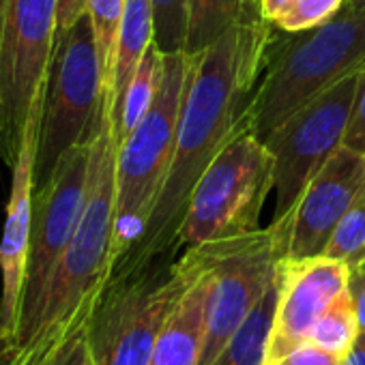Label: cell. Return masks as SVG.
Returning a JSON list of instances; mask_svg holds the SVG:
<instances>
[{"instance_id":"ba28073f","label":"cell","mask_w":365,"mask_h":365,"mask_svg":"<svg viewBox=\"0 0 365 365\" xmlns=\"http://www.w3.org/2000/svg\"><path fill=\"white\" fill-rule=\"evenodd\" d=\"M58 0H7L0 29V157L14 165L26 118L46 91Z\"/></svg>"},{"instance_id":"5b68a950","label":"cell","mask_w":365,"mask_h":365,"mask_svg":"<svg viewBox=\"0 0 365 365\" xmlns=\"http://www.w3.org/2000/svg\"><path fill=\"white\" fill-rule=\"evenodd\" d=\"M269 194L273 155L262 140L241 127L196 182L176 247L190 250L258 230Z\"/></svg>"},{"instance_id":"4316f807","label":"cell","mask_w":365,"mask_h":365,"mask_svg":"<svg viewBox=\"0 0 365 365\" xmlns=\"http://www.w3.org/2000/svg\"><path fill=\"white\" fill-rule=\"evenodd\" d=\"M348 292H350V297H352V303H354V312H356L359 331H365V264L350 267Z\"/></svg>"},{"instance_id":"ffe728a7","label":"cell","mask_w":365,"mask_h":365,"mask_svg":"<svg viewBox=\"0 0 365 365\" xmlns=\"http://www.w3.org/2000/svg\"><path fill=\"white\" fill-rule=\"evenodd\" d=\"M123 11H125V0H88L86 3V14L91 16L95 39H97V50L101 58L106 97L112 88L114 56H116V41H118Z\"/></svg>"},{"instance_id":"30bf717a","label":"cell","mask_w":365,"mask_h":365,"mask_svg":"<svg viewBox=\"0 0 365 365\" xmlns=\"http://www.w3.org/2000/svg\"><path fill=\"white\" fill-rule=\"evenodd\" d=\"M88 163H91V140L71 148L61 161V165L56 168L52 180L46 187L35 192L31 252H29V269L24 282L20 331L11 352L22 348L37 329L48 286L52 282L61 256L65 254L76 232V226L84 209Z\"/></svg>"},{"instance_id":"e0dca14e","label":"cell","mask_w":365,"mask_h":365,"mask_svg":"<svg viewBox=\"0 0 365 365\" xmlns=\"http://www.w3.org/2000/svg\"><path fill=\"white\" fill-rule=\"evenodd\" d=\"M161 78H163V54L153 43L146 50V54L142 56V61L127 86V93L123 97V106H120L118 118L114 123V135H116L118 144L140 125V120L150 110V106L157 97V91L161 86Z\"/></svg>"},{"instance_id":"836d02e7","label":"cell","mask_w":365,"mask_h":365,"mask_svg":"<svg viewBox=\"0 0 365 365\" xmlns=\"http://www.w3.org/2000/svg\"><path fill=\"white\" fill-rule=\"evenodd\" d=\"M5 361H7V346L0 339V365H5Z\"/></svg>"},{"instance_id":"7402d4cb","label":"cell","mask_w":365,"mask_h":365,"mask_svg":"<svg viewBox=\"0 0 365 365\" xmlns=\"http://www.w3.org/2000/svg\"><path fill=\"white\" fill-rule=\"evenodd\" d=\"M363 245H365V187L361 196L352 202V207L346 211L341 222L337 224L322 254L348 262Z\"/></svg>"},{"instance_id":"4fadbf2b","label":"cell","mask_w":365,"mask_h":365,"mask_svg":"<svg viewBox=\"0 0 365 365\" xmlns=\"http://www.w3.org/2000/svg\"><path fill=\"white\" fill-rule=\"evenodd\" d=\"M350 267L324 254L312 258H282L279 297L269 339L267 365L307 341V335L333 299L348 288Z\"/></svg>"},{"instance_id":"4dcf8cb0","label":"cell","mask_w":365,"mask_h":365,"mask_svg":"<svg viewBox=\"0 0 365 365\" xmlns=\"http://www.w3.org/2000/svg\"><path fill=\"white\" fill-rule=\"evenodd\" d=\"M346 264H348V267L365 264V245H363V247H361V250H359V252H356V254H354V256H352V258H350V260H348Z\"/></svg>"},{"instance_id":"d6986e66","label":"cell","mask_w":365,"mask_h":365,"mask_svg":"<svg viewBox=\"0 0 365 365\" xmlns=\"http://www.w3.org/2000/svg\"><path fill=\"white\" fill-rule=\"evenodd\" d=\"M356 335H359L356 312H354L352 297L346 288L333 299V303L316 320V324L307 335V341L344 356L354 344Z\"/></svg>"},{"instance_id":"3957f363","label":"cell","mask_w":365,"mask_h":365,"mask_svg":"<svg viewBox=\"0 0 365 365\" xmlns=\"http://www.w3.org/2000/svg\"><path fill=\"white\" fill-rule=\"evenodd\" d=\"M190 65L192 56L185 52L163 54L157 97L140 125L118 144L112 269L142 235L172 165Z\"/></svg>"},{"instance_id":"8fae6325","label":"cell","mask_w":365,"mask_h":365,"mask_svg":"<svg viewBox=\"0 0 365 365\" xmlns=\"http://www.w3.org/2000/svg\"><path fill=\"white\" fill-rule=\"evenodd\" d=\"M48 86V84H46ZM46 91L37 97L35 108L26 118L22 142L14 161V182L7 202L5 230L0 239V273H3V294H0V339L11 354L22 316L24 282L31 252L33 230V200H35V161L39 144V125L43 116Z\"/></svg>"},{"instance_id":"9c48e42d","label":"cell","mask_w":365,"mask_h":365,"mask_svg":"<svg viewBox=\"0 0 365 365\" xmlns=\"http://www.w3.org/2000/svg\"><path fill=\"white\" fill-rule=\"evenodd\" d=\"M363 71V69H361ZM361 71L333 84L284 120L264 142L273 155V222L292 217L309 180L344 144Z\"/></svg>"},{"instance_id":"52a82bcc","label":"cell","mask_w":365,"mask_h":365,"mask_svg":"<svg viewBox=\"0 0 365 365\" xmlns=\"http://www.w3.org/2000/svg\"><path fill=\"white\" fill-rule=\"evenodd\" d=\"M290 230L269 224L247 235L190 247L207 271V335L200 365H209L228 344L275 277L286 256Z\"/></svg>"},{"instance_id":"cb8c5ba5","label":"cell","mask_w":365,"mask_h":365,"mask_svg":"<svg viewBox=\"0 0 365 365\" xmlns=\"http://www.w3.org/2000/svg\"><path fill=\"white\" fill-rule=\"evenodd\" d=\"M341 361H344L341 354H335L322 346L305 341L292 348L290 352H286L284 356L271 361L269 365H341Z\"/></svg>"},{"instance_id":"7c38bea8","label":"cell","mask_w":365,"mask_h":365,"mask_svg":"<svg viewBox=\"0 0 365 365\" xmlns=\"http://www.w3.org/2000/svg\"><path fill=\"white\" fill-rule=\"evenodd\" d=\"M363 187L365 155L341 144L299 198L292 211L290 239L284 258L301 260L320 256Z\"/></svg>"},{"instance_id":"ac0fdd59","label":"cell","mask_w":365,"mask_h":365,"mask_svg":"<svg viewBox=\"0 0 365 365\" xmlns=\"http://www.w3.org/2000/svg\"><path fill=\"white\" fill-rule=\"evenodd\" d=\"M252 16L243 0H190V29L185 54L196 56Z\"/></svg>"},{"instance_id":"d6a6232c","label":"cell","mask_w":365,"mask_h":365,"mask_svg":"<svg viewBox=\"0 0 365 365\" xmlns=\"http://www.w3.org/2000/svg\"><path fill=\"white\" fill-rule=\"evenodd\" d=\"M346 5L352 9H365V0H346Z\"/></svg>"},{"instance_id":"f546056e","label":"cell","mask_w":365,"mask_h":365,"mask_svg":"<svg viewBox=\"0 0 365 365\" xmlns=\"http://www.w3.org/2000/svg\"><path fill=\"white\" fill-rule=\"evenodd\" d=\"M341 365H365V331H359L354 344L344 354Z\"/></svg>"},{"instance_id":"603a6c76","label":"cell","mask_w":365,"mask_h":365,"mask_svg":"<svg viewBox=\"0 0 365 365\" xmlns=\"http://www.w3.org/2000/svg\"><path fill=\"white\" fill-rule=\"evenodd\" d=\"M346 0H294V3L273 22L284 33H301L324 24L341 11Z\"/></svg>"},{"instance_id":"5bb4252c","label":"cell","mask_w":365,"mask_h":365,"mask_svg":"<svg viewBox=\"0 0 365 365\" xmlns=\"http://www.w3.org/2000/svg\"><path fill=\"white\" fill-rule=\"evenodd\" d=\"M180 262L187 269V284L168 312L148 365H200L207 335V271L194 250H185Z\"/></svg>"},{"instance_id":"277c9868","label":"cell","mask_w":365,"mask_h":365,"mask_svg":"<svg viewBox=\"0 0 365 365\" xmlns=\"http://www.w3.org/2000/svg\"><path fill=\"white\" fill-rule=\"evenodd\" d=\"M103 99L101 58L91 16L84 11L78 22L65 33H58L54 41L39 125L35 192L52 180L71 148L93 138Z\"/></svg>"},{"instance_id":"e575fe53","label":"cell","mask_w":365,"mask_h":365,"mask_svg":"<svg viewBox=\"0 0 365 365\" xmlns=\"http://www.w3.org/2000/svg\"><path fill=\"white\" fill-rule=\"evenodd\" d=\"M5 9H7V0H0V29H3V18H5Z\"/></svg>"},{"instance_id":"7a4b0ae2","label":"cell","mask_w":365,"mask_h":365,"mask_svg":"<svg viewBox=\"0 0 365 365\" xmlns=\"http://www.w3.org/2000/svg\"><path fill=\"white\" fill-rule=\"evenodd\" d=\"M269 43L264 76L243 112V129L267 142L305 103L365 69V9L341 7L320 26Z\"/></svg>"},{"instance_id":"1f68e13d","label":"cell","mask_w":365,"mask_h":365,"mask_svg":"<svg viewBox=\"0 0 365 365\" xmlns=\"http://www.w3.org/2000/svg\"><path fill=\"white\" fill-rule=\"evenodd\" d=\"M245 3V7H247V11L252 14V16H260V0H243ZM262 18V16H260Z\"/></svg>"},{"instance_id":"d4e9b609","label":"cell","mask_w":365,"mask_h":365,"mask_svg":"<svg viewBox=\"0 0 365 365\" xmlns=\"http://www.w3.org/2000/svg\"><path fill=\"white\" fill-rule=\"evenodd\" d=\"M344 146L365 155V69L361 71V80L356 86L352 114H350L348 129L344 135Z\"/></svg>"},{"instance_id":"2e32d148","label":"cell","mask_w":365,"mask_h":365,"mask_svg":"<svg viewBox=\"0 0 365 365\" xmlns=\"http://www.w3.org/2000/svg\"><path fill=\"white\" fill-rule=\"evenodd\" d=\"M279 297V269L254 309L209 365H267L269 339Z\"/></svg>"},{"instance_id":"83f0119b","label":"cell","mask_w":365,"mask_h":365,"mask_svg":"<svg viewBox=\"0 0 365 365\" xmlns=\"http://www.w3.org/2000/svg\"><path fill=\"white\" fill-rule=\"evenodd\" d=\"M86 3L88 0H58V26H56V35L65 33L67 29H71L78 18L86 11Z\"/></svg>"},{"instance_id":"8992f818","label":"cell","mask_w":365,"mask_h":365,"mask_svg":"<svg viewBox=\"0 0 365 365\" xmlns=\"http://www.w3.org/2000/svg\"><path fill=\"white\" fill-rule=\"evenodd\" d=\"M185 284L180 258L110 279L88 322L91 365H148L157 333Z\"/></svg>"},{"instance_id":"f1b7e54d","label":"cell","mask_w":365,"mask_h":365,"mask_svg":"<svg viewBox=\"0 0 365 365\" xmlns=\"http://www.w3.org/2000/svg\"><path fill=\"white\" fill-rule=\"evenodd\" d=\"M294 0H260V16L269 22H275Z\"/></svg>"},{"instance_id":"6da1fadb","label":"cell","mask_w":365,"mask_h":365,"mask_svg":"<svg viewBox=\"0 0 365 365\" xmlns=\"http://www.w3.org/2000/svg\"><path fill=\"white\" fill-rule=\"evenodd\" d=\"M271 24L264 18H247L192 56L172 165L142 235L114 264L110 279L174 260L178 230L196 182L243 127V112L273 39Z\"/></svg>"},{"instance_id":"44dd1931","label":"cell","mask_w":365,"mask_h":365,"mask_svg":"<svg viewBox=\"0 0 365 365\" xmlns=\"http://www.w3.org/2000/svg\"><path fill=\"white\" fill-rule=\"evenodd\" d=\"M153 5V43L161 54H180L187 48L190 0H150Z\"/></svg>"},{"instance_id":"484cf974","label":"cell","mask_w":365,"mask_h":365,"mask_svg":"<svg viewBox=\"0 0 365 365\" xmlns=\"http://www.w3.org/2000/svg\"><path fill=\"white\" fill-rule=\"evenodd\" d=\"M88 327L78 331L48 365H91V350H88Z\"/></svg>"},{"instance_id":"9a60e30c","label":"cell","mask_w":365,"mask_h":365,"mask_svg":"<svg viewBox=\"0 0 365 365\" xmlns=\"http://www.w3.org/2000/svg\"><path fill=\"white\" fill-rule=\"evenodd\" d=\"M153 5L150 0H125V11L118 29V41H116V56H114V76H112V88L108 93L110 103V116L112 125L118 118L123 97L127 93V86L146 54V50L153 46Z\"/></svg>"}]
</instances>
